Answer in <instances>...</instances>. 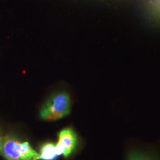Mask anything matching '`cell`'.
<instances>
[{
    "label": "cell",
    "instance_id": "cell-1",
    "mask_svg": "<svg viewBox=\"0 0 160 160\" xmlns=\"http://www.w3.org/2000/svg\"><path fill=\"white\" fill-rule=\"evenodd\" d=\"M71 98L65 92H58L49 97L42 106L40 118L45 120H57L68 115L71 111Z\"/></svg>",
    "mask_w": 160,
    "mask_h": 160
},
{
    "label": "cell",
    "instance_id": "cell-2",
    "mask_svg": "<svg viewBox=\"0 0 160 160\" xmlns=\"http://www.w3.org/2000/svg\"><path fill=\"white\" fill-rule=\"evenodd\" d=\"M77 143V135L72 128H65L59 132L57 146L61 155L68 157L74 151Z\"/></svg>",
    "mask_w": 160,
    "mask_h": 160
},
{
    "label": "cell",
    "instance_id": "cell-3",
    "mask_svg": "<svg viewBox=\"0 0 160 160\" xmlns=\"http://www.w3.org/2000/svg\"><path fill=\"white\" fill-rule=\"evenodd\" d=\"M21 143L13 136L2 138L1 152L6 160H23Z\"/></svg>",
    "mask_w": 160,
    "mask_h": 160
},
{
    "label": "cell",
    "instance_id": "cell-4",
    "mask_svg": "<svg viewBox=\"0 0 160 160\" xmlns=\"http://www.w3.org/2000/svg\"><path fill=\"white\" fill-rule=\"evenodd\" d=\"M57 145L52 142L44 143L40 149L39 160H55L60 156Z\"/></svg>",
    "mask_w": 160,
    "mask_h": 160
},
{
    "label": "cell",
    "instance_id": "cell-5",
    "mask_svg": "<svg viewBox=\"0 0 160 160\" xmlns=\"http://www.w3.org/2000/svg\"><path fill=\"white\" fill-rule=\"evenodd\" d=\"M20 147L23 160H39V154L32 148L29 142H22Z\"/></svg>",
    "mask_w": 160,
    "mask_h": 160
},
{
    "label": "cell",
    "instance_id": "cell-6",
    "mask_svg": "<svg viewBox=\"0 0 160 160\" xmlns=\"http://www.w3.org/2000/svg\"><path fill=\"white\" fill-rule=\"evenodd\" d=\"M126 160H154L150 157L138 151H132L127 157Z\"/></svg>",
    "mask_w": 160,
    "mask_h": 160
},
{
    "label": "cell",
    "instance_id": "cell-7",
    "mask_svg": "<svg viewBox=\"0 0 160 160\" xmlns=\"http://www.w3.org/2000/svg\"><path fill=\"white\" fill-rule=\"evenodd\" d=\"M1 143H2V137H0V151H1Z\"/></svg>",
    "mask_w": 160,
    "mask_h": 160
},
{
    "label": "cell",
    "instance_id": "cell-8",
    "mask_svg": "<svg viewBox=\"0 0 160 160\" xmlns=\"http://www.w3.org/2000/svg\"><path fill=\"white\" fill-rule=\"evenodd\" d=\"M0 152H1V151H0Z\"/></svg>",
    "mask_w": 160,
    "mask_h": 160
}]
</instances>
